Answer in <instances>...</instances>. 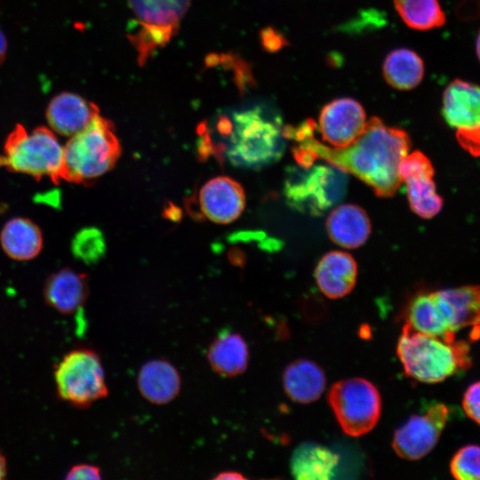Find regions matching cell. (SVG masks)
<instances>
[{
  "label": "cell",
  "mask_w": 480,
  "mask_h": 480,
  "mask_svg": "<svg viewBox=\"0 0 480 480\" xmlns=\"http://www.w3.org/2000/svg\"><path fill=\"white\" fill-rule=\"evenodd\" d=\"M315 122L308 119L297 127L285 126L283 133L284 138L296 141L294 149L356 175L378 196L395 195L402 183L399 164L411 147L406 132L388 127L374 116L366 122L362 133L350 145L332 148L315 138Z\"/></svg>",
  "instance_id": "1"
},
{
  "label": "cell",
  "mask_w": 480,
  "mask_h": 480,
  "mask_svg": "<svg viewBox=\"0 0 480 480\" xmlns=\"http://www.w3.org/2000/svg\"><path fill=\"white\" fill-rule=\"evenodd\" d=\"M199 153L204 157L225 158L236 167L258 169L280 158L284 136L280 125L255 107L221 116L215 124V136L206 127L199 128Z\"/></svg>",
  "instance_id": "2"
},
{
  "label": "cell",
  "mask_w": 480,
  "mask_h": 480,
  "mask_svg": "<svg viewBox=\"0 0 480 480\" xmlns=\"http://www.w3.org/2000/svg\"><path fill=\"white\" fill-rule=\"evenodd\" d=\"M396 353L410 378L437 383L468 369L472 364L469 344L420 332L407 323L398 339Z\"/></svg>",
  "instance_id": "3"
},
{
  "label": "cell",
  "mask_w": 480,
  "mask_h": 480,
  "mask_svg": "<svg viewBox=\"0 0 480 480\" xmlns=\"http://www.w3.org/2000/svg\"><path fill=\"white\" fill-rule=\"evenodd\" d=\"M0 167L57 184L64 180V147L52 129L40 126L28 132L17 124L4 143Z\"/></svg>",
  "instance_id": "4"
},
{
  "label": "cell",
  "mask_w": 480,
  "mask_h": 480,
  "mask_svg": "<svg viewBox=\"0 0 480 480\" xmlns=\"http://www.w3.org/2000/svg\"><path fill=\"white\" fill-rule=\"evenodd\" d=\"M120 154L113 124L98 115L64 146V180L91 182L110 171Z\"/></svg>",
  "instance_id": "5"
},
{
  "label": "cell",
  "mask_w": 480,
  "mask_h": 480,
  "mask_svg": "<svg viewBox=\"0 0 480 480\" xmlns=\"http://www.w3.org/2000/svg\"><path fill=\"white\" fill-rule=\"evenodd\" d=\"M135 18V33L129 38L143 65L169 42L187 12L191 0H128Z\"/></svg>",
  "instance_id": "6"
},
{
  "label": "cell",
  "mask_w": 480,
  "mask_h": 480,
  "mask_svg": "<svg viewBox=\"0 0 480 480\" xmlns=\"http://www.w3.org/2000/svg\"><path fill=\"white\" fill-rule=\"evenodd\" d=\"M54 381L59 397L78 408L88 407L108 395L101 360L89 348L67 353L55 367Z\"/></svg>",
  "instance_id": "7"
},
{
  "label": "cell",
  "mask_w": 480,
  "mask_h": 480,
  "mask_svg": "<svg viewBox=\"0 0 480 480\" xmlns=\"http://www.w3.org/2000/svg\"><path fill=\"white\" fill-rule=\"evenodd\" d=\"M328 402L341 429L350 436L367 434L380 417V395L372 382L363 378L334 383L328 392Z\"/></svg>",
  "instance_id": "8"
},
{
  "label": "cell",
  "mask_w": 480,
  "mask_h": 480,
  "mask_svg": "<svg viewBox=\"0 0 480 480\" xmlns=\"http://www.w3.org/2000/svg\"><path fill=\"white\" fill-rule=\"evenodd\" d=\"M302 169L291 173L285 181V196L292 207L320 214L344 196L346 172L332 164H312Z\"/></svg>",
  "instance_id": "9"
},
{
  "label": "cell",
  "mask_w": 480,
  "mask_h": 480,
  "mask_svg": "<svg viewBox=\"0 0 480 480\" xmlns=\"http://www.w3.org/2000/svg\"><path fill=\"white\" fill-rule=\"evenodd\" d=\"M442 115L456 129L460 145L474 156H480V87L455 79L443 94Z\"/></svg>",
  "instance_id": "10"
},
{
  "label": "cell",
  "mask_w": 480,
  "mask_h": 480,
  "mask_svg": "<svg viewBox=\"0 0 480 480\" xmlns=\"http://www.w3.org/2000/svg\"><path fill=\"white\" fill-rule=\"evenodd\" d=\"M448 418L449 409L441 403L432 404L423 414L411 416L394 433V451L404 460L423 458L437 444Z\"/></svg>",
  "instance_id": "11"
},
{
  "label": "cell",
  "mask_w": 480,
  "mask_h": 480,
  "mask_svg": "<svg viewBox=\"0 0 480 480\" xmlns=\"http://www.w3.org/2000/svg\"><path fill=\"white\" fill-rule=\"evenodd\" d=\"M366 115L362 105L351 98H340L321 110L318 128L324 141L334 148L350 145L364 131Z\"/></svg>",
  "instance_id": "12"
},
{
  "label": "cell",
  "mask_w": 480,
  "mask_h": 480,
  "mask_svg": "<svg viewBox=\"0 0 480 480\" xmlns=\"http://www.w3.org/2000/svg\"><path fill=\"white\" fill-rule=\"evenodd\" d=\"M244 205L245 195L242 186L229 177L219 176L201 188L196 212L212 222L227 224L240 216Z\"/></svg>",
  "instance_id": "13"
},
{
  "label": "cell",
  "mask_w": 480,
  "mask_h": 480,
  "mask_svg": "<svg viewBox=\"0 0 480 480\" xmlns=\"http://www.w3.org/2000/svg\"><path fill=\"white\" fill-rule=\"evenodd\" d=\"M440 312L455 333L471 328V338L480 337V286L466 285L434 292Z\"/></svg>",
  "instance_id": "14"
},
{
  "label": "cell",
  "mask_w": 480,
  "mask_h": 480,
  "mask_svg": "<svg viewBox=\"0 0 480 480\" xmlns=\"http://www.w3.org/2000/svg\"><path fill=\"white\" fill-rule=\"evenodd\" d=\"M98 115L99 108L95 104L72 92L56 95L46 109L51 129L67 137L82 132Z\"/></svg>",
  "instance_id": "15"
},
{
  "label": "cell",
  "mask_w": 480,
  "mask_h": 480,
  "mask_svg": "<svg viewBox=\"0 0 480 480\" xmlns=\"http://www.w3.org/2000/svg\"><path fill=\"white\" fill-rule=\"evenodd\" d=\"M86 276L68 268L52 274L44 286L45 302L64 315L78 313L88 297Z\"/></svg>",
  "instance_id": "16"
},
{
  "label": "cell",
  "mask_w": 480,
  "mask_h": 480,
  "mask_svg": "<svg viewBox=\"0 0 480 480\" xmlns=\"http://www.w3.org/2000/svg\"><path fill=\"white\" fill-rule=\"evenodd\" d=\"M314 276L317 286L326 297L340 299L348 295L355 287L356 262L349 253L332 251L322 257Z\"/></svg>",
  "instance_id": "17"
},
{
  "label": "cell",
  "mask_w": 480,
  "mask_h": 480,
  "mask_svg": "<svg viewBox=\"0 0 480 480\" xmlns=\"http://www.w3.org/2000/svg\"><path fill=\"white\" fill-rule=\"evenodd\" d=\"M137 385L141 396L148 402L164 404L180 392L181 380L176 367L164 359H153L140 368Z\"/></svg>",
  "instance_id": "18"
},
{
  "label": "cell",
  "mask_w": 480,
  "mask_h": 480,
  "mask_svg": "<svg viewBox=\"0 0 480 480\" xmlns=\"http://www.w3.org/2000/svg\"><path fill=\"white\" fill-rule=\"evenodd\" d=\"M330 238L340 246L357 248L368 239L371 223L365 211L355 204H341L329 214L326 221Z\"/></svg>",
  "instance_id": "19"
},
{
  "label": "cell",
  "mask_w": 480,
  "mask_h": 480,
  "mask_svg": "<svg viewBox=\"0 0 480 480\" xmlns=\"http://www.w3.org/2000/svg\"><path fill=\"white\" fill-rule=\"evenodd\" d=\"M283 384L286 395L294 402L308 404L323 394L326 378L322 368L308 359H297L285 368Z\"/></svg>",
  "instance_id": "20"
},
{
  "label": "cell",
  "mask_w": 480,
  "mask_h": 480,
  "mask_svg": "<svg viewBox=\"0 0 480 480\" xmlns=\"http://www.w3.org/2000/svg\"><path fill=\"white\" fill-rule=\"evenodd\" d=\"M207 359L213 371L221 376L240 375L248 366L247 343L237 332L221 331L211 343Z\"/></svg>",
  "instance_id": "21"
},
{
  "label": "cell",
  "mask_w": 480,
  "mask_h": 480,
  "mask_svg": "<svg viewBox=\"0 0 480 480\" xmlns=\"http://www.w3.org/2000/svg\"><path fill=\"white\" fill-rule=\"evenodd\" d=\"M339 456L329 448L312 442L300 444L291 458V472L299 480H327L334 476Z\"/></svg>",
  "instance_id": "22"
},
{
  "label": "cell",
  "mask_w": 480,
  "mask_h": 480,
  "mask_svg": "<svg viewBox=\"0 0 480 480\" xmlns=\"http://www.w3.org/2000/svg\"><path fill=\"white\" fill-rule=\"evenodd\" d=\"M0 243L4 252L12 260H28L36 257L43 247L40 228L27 218H13L2 228Z\"/></svg>",
  "instance_id": "23"
},
{
  "label": "cell",
  "mask_w": 480,
  "mask_h": 480,
  "mask_svg": "<svg viewBox=\"0 0 480 480\" xmlns=\"http://www.w3.org/2000/svg\"><path fill=\"white\" fill-rule=\"evenodd\" d=\"M412 329L447 340L456 339L437 306L434 292L419 293L410 301L406 309V322Z\"/></svg>",
  "instance_id": "24"
},
{
  "label": "cell",
  "mask_w": 480,
  "mask_h": 480,
  "mask_svg": "<svg viewBox=\"0 0 480 480\" xmlns=\"http://www.w3.org/2000/svg\"><path fill=\"white\" fill-rule=\"evenodd\" d=\"M383 75L393 88L411 90L421 82L424 63L415 52L405 48L396 49L384 60Z\"/></svg>",
  "instance_id": "25"
},
{
  "label": "cell",
  "mask_w": 480,
  "mask_h": 480,
  "mask_svg": "<svg viewBox=\"0 0 480 480\" xmlns=\"http://www.w3.org/2000/svg\"><path fill=\"white\" fill-rule=\"evenodd\" d=\"M434 172H420L404 177L406 193L412 210L420 217L429 219L443 207V199L436 191Z\"/></svg>",
  "instance_id": "26"
},
{
  "label": "cell",
  "mask_w": 480,
  "mask_h": 480,
  "mask_svg": "<svg viewBox=\"0 0 480 480\" xmlns=\"http://www.w3.org/2000/svg\"><path fill=\"white\" fill-rule=\"evenodd\" d=\"M395 7L410 28L428 30L445 23V14L438 0H394Z\"/></svg>",
  "instance_id": "27"
},
{
  "label": "cell",
  "mask_w": 480,
  "mask_h": 480,
  "mask_svg": "<svg viewBox=\"0 0 480 480\" xmlns=\"http://www.w3.org/2000/svg\"><path fill=\"white\" fill-rule=\"evenodd\" d=\"M71 250L74 256L85 264L97 263L107 251L103 233L94 227L81 229L72 241Z\"/></svg>",
  "instance_id": "28"
},
{
  "label": "cell",
  "mask_w": 480,
  "mask_h": 480,
  "mask_svg": "<svg viewBox=\"0 0 480 480\" xmlns=\"http://www.w3.org/2000/svg\"><path fill=\"white\" fill-rule=\"evenodd\" d=\"M450 472L458 480H480V446L461 447L452 456Z\"/></svg>",
  "instance_id": "29"
},
{
  "label": "cell",
  "mask_w": 480,
  "mask_h": 480,
  "mask_svg": "<svg viewBox=\"0 0 480 480\" xmlns=\"http://www.w3.org/2000/svg\"><path fill=\"white\" fill-rule=\"evenodd\" d=\"M462 407L467 416L480 426V380L467 388L462 399Z\"/></svg>",
  "instance_id": "30"
},
{
  "label": "cell",
  "mask_w": 480,
  "mask_h": 480,
  "mask_svg": "<svg viewBox=\"0 0 480 480\" xmlns=\"http://www.w3.org/2000/svg\"><path fill=\"white\" fill-rule=\"evenodd\" d=\"M100 478V469L94 465L87 463L73 466L65 476V479L68 480H98Z\"/></svg>",
  "instance_id": "31"
},
{
  "label": "cell",
  "mask_w": 480,
  "mask_h": 480,
  "mask_svg": "<svg viewBox=\"0 0 480 480\" xmlns=\"http://www.w3.org/2000/svg\"><path fill=\"white\" fill-rule=\"evenodd\" d=\"M260 39L263 47L270 52H275L287 44L285 37L272 28H268L261 32Z\"/></svg>",
  "instance_id": "32"
},
{
  "label": "cell",
  "mask_w": 480,
  "mask_h": 480,
  "mask_svg": "<svg viewBox=\"0 0 480 480\" xmlns=\"http://www.w3.org/2000/svg\"><path fill=\"white\" fill-rule=\"evenodd\" d=\"M214 479L216 480H240L245 479L243 474L236 471H224L219 473Z\"/></svg>",
  "instance_id": "33"
},
{
  "label": "cell",
  "mask_w": 480,
  "mask_h": 480,
  "mask_svg": "<svg viewBox=\"0 0 480 480\" xmlns=\"http://www.w3.org/2000/svg\"><path fill=\"white\" fill-rule=\"evenodd\" d=\"M165 216L172 220H179L181 217L180 210L178 207L172 205V204L168 208L165 209Z\"/></svg>",
  "instance_id": "34"
},
{
  "label": "cell",
  "mask_w": 480,
  "mask_h": 480,
  "mask_svg": "<svg viewBox=\"0 0 480 480\" xmlns=\"http://www.w3.org/2000/svg\"><path fill=\"white\" fill-rule=\"evenodd\" d=\"M7 50V42L4 35L0 30V65L4 60Z\"/></svg>",
  "instance_id": "35"
},
{
  "label": "cell",
  "mask_w": 480,
  "mask_h": 480,
  "mask_svg": "<svg viewBox=\"0 0 480 480\" xmlns=\"http://www.w3.org/2000/svg\"><path fill=\"white\" fill-rule=\"evenodd\" d=\"M7 474V464L5 457L0 452V479H3L6 476Z\"/></svg>",
  "instance_id": "36"
},
{
  "label": "cell",
  "mask_w": 480,
  "mask_h": 480,
  "mask_svg": "<svg viewBox=\"0 0 480 480\" xmlns=\"http://www.w3.org/2000/svg\"><path fill=\"white\" fill-rule=\"evenodd\" d=\"M476 54H477V57L480 60V32L477 36V38H476Z\"/></svg>",
  "instance_id": "37"
}]
</instances>
